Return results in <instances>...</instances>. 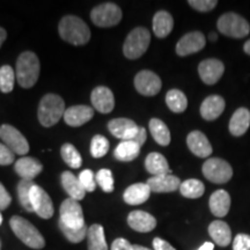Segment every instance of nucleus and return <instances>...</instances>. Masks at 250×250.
I'll return each instance as SVG.
<instances>
[{
	"mask_svg": "<svg viewBox=\"0 0 250 250\" xmlns=\"http://www.w3.org/2000/svg\"><path fill=\"white\" fill-rule=\"evenodd\" d=\"M122 9L114 2H104V4L96 6L90 13V19L95 26L102 28L114 27L120 23L122 20Z\"/></svg>",
	"mask_w": 250,
	"mask_h": 250,
	"instance_id": "obj_8",
	"label": "nucleus"
},
{
	"mask_svg": "<svg viewBox=\"0 0 250 250\" xmlns=\"http://www.w3.org/2000/svg\"><path fill=\"white\" fill-rule=\"evenodd\" d=\"M202 170L206 179L215 184L226 183L233 176L230 165L226 160L219 158L208 159L203 165Z\"/></svg>",
	"mask_w": 250,
	"mask_h": 250,
	"instance_id": "obj_9",
	"label": "nucleus"
},
{
	"mask_svg": "<svg viewBox=\"0 0 250 250\" xmlns=\"http://www.w3.org/2000/svg\"><path fill=\"white\" fill-rule=\"evenodd\" d=\"M65 102L57 94H46L39 105V121L45 127L57 124L65 114Z\"/></svg>",
	"mask_w": 250,
	"mask_h": 250,
	"instance_id": "obj_4",
	"label": "nucleus"
},
{
	"mask_svg": "<svg viewBox=\"0 0 250 250\" xmlns=\"http://www.w3.org/2000/svg\"><path fill=\"white\" fill-rule=\"evenodd\" d=\"M188 4L198 12H210L218 5L217 0H189Z\"/></svg>",
	"mask_w": 250,
	"mask_h": 250,
	"instance_id": "obj_41",
	"label": "nucleus"
},
{
	"mask_svg": "<svg viewBox=\"0 0 250 250\" xmlns=\"http://www.w3.org/2000/svg\"><path fill=\"white\" fill-rule=\"evenodd\" d=\"M93 107L101 114H109L115 107L114 94L108 87L99 86L94 88L90 95Z\"/></svg>",
	"mask_w": 250,
	"mask_h": 250,
	"instance_id": "obj_16",
	"label": "nucleus"
},
{
	"mask_svg": "<svg viewBox=\"0 0 250 250\" xmlns=\"http://www.w3.org/2000/svg\"><path fill=\"white\" fill-rule=\"evenodd\" d=\"M197 250H214V245L212 242H205L202 247H199Z\"/></svg>",
	"mask_w": 250,
	"mask_h": 250,
	"instance_id": "obj_49",
	"label": "nucleus"
},
{
	"mask_svg": "<svg viewBox=\"0 0 250 250\" xmlns=\"http://www.w3.org/2000/svg\"><path fill=\"white\" fill-rule=\"evenodd\" d=\"M41 65L39 57L31 51H24L19 56L15 76L22 88H31L40 77Z\"/></svg>",
	"mask_w": 250,
	"mask_h": 250,
	"instance_id": "obj_3",
	"label": "nucleus"
},
{
	"mask_svg": "<svg viewBox=\"0 0 250 250\" xmlns=\"http://www.w3.org/2000/svg\"><path fill=\"white\" fill-rule=\"evenodd\" d=\"M12 230L24 245L33 249H42L45 246L44 237L40 230L22 217L14 215L9 220Z\"/></svg>",
	"mask_w": 250,
	"mask_h": 250,
	"instance_id": "obj_5",
	"label": "nucleus"
},
{
	"mask_svg": "<svg viewBox=\"0 0 250 250\" xmlns=\"http://www.w3.org/2000/svg\"><path fill=\"white\" fill-rule=\"evenodd\" d=\"M174 28V19L166 11H159L153 18V31L159 39H165Z\"/></svg>",
	"mask_w": 250,
	"mask_h": 250,
	"instance_id": "obj_28",
	"label": "nucleus"
},
{
	"mask_svg": "<svg viewBox=\"0 0 250 250\" xmlns=\"http://www.w3.org/2000/svg\"><path fill=\"white\" fill-rule=\"evenodd\" d=\"M111 250H133V246L125 239H117L112 242Z\"/></svg>",
	"mask_w": 250,
	"mask_h": 250,
	"instance_id": "obj_45",
	"label": "nucleus"
},
{
	"mask_svg": "<svg viewBox=\"0 0 250 250\" xmlns=\"http://www.w3.org/2000/svg\"><path fill=\"white\" fill-rule=\"evenodd\" d=\"M30 203L40 218L50 219L54 215V203L45 190L37 184H34L30 189Z\"/></svg>",
	"mask_w": 250,
	"mask_h": 250,
	"instance_id": "obj_11",
	"label": "nucleus"
},
{
	"mask_svg": "<svg viewBox=\"0 0 250 250\" xmlns=\"http://www.w3.org/2000/svg\"><path fill=\"white\" fill-rule=\"evenodd\" d=\"M225 72L224 64L218 59H206L198 66V73L203 83L206 85H214L223 77Z\"/></svg>",
	"mask_w": 250,
	"mask_h": 250,
	"instance_id": "obj_15",
	"label": "nucleus"
},
{
	"mask_svg": "<svg viewBox=\"0 0 250 250\" xmlns=\"http://www.w3.org/2000/svg\"><path fill=\"white\" fill-rule=\"evenodd\" d=\"M208 234L214 243L220 247H227L232 241V230L223 220H214L208 226Z\"/></svg>",
	"mask_w": 250,
	"mask_h": 250,
	"instance_id": "obj_26",
	"label": "nucleus"
},
{
	"mask_svg": "<svg viewBox=\"0 0 250 250\" xmlns=\"http://www.w3.org/2000/svg\"><path fill=\"white\" fill-rule=\"evenodd\" d=\"M205 186L202 181L196 179H190L182 182L180 187L181 195L186 198L196 199L204 195Z\"/></svg>",
	"mask_w": 250,
	"mask_h": 250,
	"instance_id": "obj_34",
	"label": "nucleus"
},
{
	"mask_svg": "<svg viewBox=\"0 0 250 250\" xmlns=\"http://www.w3.org/2000/svg\"><path fill=\"white\" fill-rule=\"evenodd\" d=\"M61 154L62 160L73 169H78L83 165V158H81L80 153L72 144H64L61 148Z\"/></svg>",
	"mask_w": 250,
	"mask_h": 250,
	"instance_id": "obj_35",
	"label": "nucleus"
},
{
	"mask_svg": "<svg viewBox=\"0 0 250 250\" xmlns=\"http://www.w3.org/2000/svg\"><path fill=\"white\" fill-rule=\"evenodd\" d=\"M87 240H88V250H108L104 229L101 225L95 224L88 228Z\"/></svg>",
	"mask_w": 250,
	"mask_h": 250,
	"instance_id": "obj_32",
	"label": "nucleus"
},
{
	"mask_svg": "<svg viewBox=\"0 0 250 250\" xmlns=\"http://www.w3.org/2000/svg\"><path fill=\"white\" fill-rule=\"evenodd\" d=\"M233 250H250V235L237 234L233 240Z\"/></svg>",
	"mask_w": 250,
	"mask_h": 250,
	"instance_id": "obj_42",
	"label": "nucleus"
},
{
	"mask_svg": "<svg viewBox=\"0 0 250 250\" xmlns=\"http://www.w3.org/2000/svg\"><path fill=\"white\" fill-rule=\"evenodd\" d=\"M250 126V111L247 108H239L229 121V131L233 136L240 137L247 132Z\"/></svg>",
	"mask_w": 250,
	"mask_h": 250,
	"instance_id": "obj_27",
	"label": "nucleus"
},
{
	"mask_svg": "<svg viewBox=\"0 0 250 250\" xmlns=\"http://www.w3.org/2000/svg\"><path fill=\"white\" fill-rule=\"evenodd\" d=\"M146 138H147V133H146V130L144 129V127H139L138 134H137L136 138L133 139V142H136L140 146V147H142V146L146 142Z\"/></svg>",
	"mask_w": 250,
	"mask_h": 250,
	"instance_id": "obj_47",
	"label": "nucleus"
},
{
	"mask_svg": "<svg viewBox=\"0 0 250 250\" xmlns=\"http://www.w3.org/2000/svg\"><path fill=\"white\" fill-rule=\"evenodd\" d=\"M12 202V197L6 188L0 183V210H6Z\"/></svg>",
	"mask_w": 250,
	"mask_h": 250,
	"instance_id": "obj_44",
	"label": "nucleus"
},
{
	"mask_svg": "<svg viewBox=\"0 0 250 250\" xmlns=\"http://www.w3.org/2000/svg\"><path fill=\"white\" fill-rule=\"evenodd\" d=\"M188 147L198 158H208L212 154V146L206 136L201 131H192L188 134Z\"/></svg>",
	"mask_w": 250,
	"mask_h": 250,
	"instance_id": "obj_18",
	"label": "nucleus"
},
{
	"mask_svg": "<svg viewBox=\"0 0 250 250\" xmlns=\"http://www.w3.org/2000/svg\"><path fill=\"white\" fill-rule=\"evenodd\" d=\"M181 180L177 176L171 174L159 175V176H152L147 180V186L153 192L164 193V192H174L180 189Z\"/></svg>",
	"mask_w": 250,
	"mask_h": 250,
	"instance_id": "obj_17",
	"label": "nucleus"
},
{
	"mask_svg": "<svg viewBox=\"0 0 250 250\" xmlns=\"http://www.w3.org/2000/svg\"><path fill=\"white\" fill-rule=\"evenodd\" d=\"M133 250H151V249L146 248V247L139 246V245H134V246H133Z\"/></svg>",
	"mask_w": 250,
	"mask_h": 250,
	"instance_id": "obj_51",
	"label": "nucleus"
},
{
	"mask_svg": "<svg viewBox=\"0 0 250 250\" xmlns=\"http://www.w3.org/2000/svg\"><path fill=\"white\" fill-rule=\"evenodd\" d=\"M86 192H93L96 188V177L90 169L83 170L78 177Z\"/></svg>",
	"mask_w": 250,
	"mask_h": 250,
	"instance_id": "obj_40",
	"label": "nucleus"
},
{
	"mask_svg": "<svg viewBox=\"0 0 250 250\" xmlns=\"http://www.w3.org/2000/svg\"><path fill=\"white\" fill-rule=\"evenodd\" d=\"M208 39H210L212 42H215V41H217V39H218V35L215 33H211L210 35H208Z\"/></svg>",
	"mask_w": 250,
	"mask_h": 250,
	"instance_id": "obj_52",
	"label": "nucleus"
},
{
	"mask_svg": "<svg viewBox=\"0 0 250 250\" xmlns=\"http://www.w3.org/2000/svg\"><path fill=\"white\" fill-rule=\"evenodd\" d=\"M217 27L221 34L233 39H243L250 33V24L235 13H225L219 18Z\"/></svg>",
	"mask_w": 250,
	"mask_h": 250,
	"instance_id": "obj_7",
	"label": "nucleus"
},
{
	"mask_svg": "<svg viewBox=\"0 0 250 250\" xmlns=\"http://www.w3.org/2000/svg\"><path fill=\"white\" fill-rule=\"evenodd\" d=\"M59 228L72 243H79L87 236V228L83 219V208L79 202L72 198L65 199L59 208Z\"/></svg>",
	"mask_w": 250,
	"mask_h": 250,
	"instance_id": "obj_1",
	"label": "nucleus"
},
{
	"mask_svg": "<svg viewBox=\"0 0 250 250\" xmlns=\"http://www.w3.org/2000/svg\"><path fill=\"white\" fill-rule=\"evenodd\" d=\"M134 87L142 95L154 96L161 90L162 83L160 77L154 72L144 70L134 78Z\"/></svg>",
	"mask_w": 250,
	"mask_h": 250,
	"instance_id": "obj_12",
	"label": "nucleus"
},
{
	"mask_svg": "<svg viewBox=\"0 0 250 250\" xmlns=\"http://www.w3.org/2000/svg\"><path fill=\"white\" fill-rule=\"evenodd\" d=\"M6 37H7V33H6V30L4 28L0 27V48H1V45L4 44Z\"/></svg>",
	"mask_w": 250,
	"mask_h": 250,
	"instance_id": "obj_48",
	"label": "nucleus"
},
{
	"mask_svg": "<svg viewBox=\"0 0 250 250\" xmlns=\"http://www.w3.org/2000/svg\"><path fill=\"white\" fill-rule=\"evenodd\" d=\"M1 223H2V217H1V214H0V225H1Z\"/></svg>",
	"mask_w": 250,
	"mask_h": 250,
	"instance_id": "obj_53",
	"label": "nucleus"
},
{
	"mask_svg": "<svg viewBox=\"0 0 250 250\" xmlns=\"http://www.w3.org/2000/svg\"><path fill=\"white\" fill-rule=\"evenodd\" d=\"M151 43V33L144 27H137L130 31L123 45V54L129 59H137L147 51Z\"/></svg>",
	"mask_w": 250,
	"mask_h": 250,
	"instance_id": "obj_6",
	"label": "nucleus"
},
{
	"mask_svg": "<svg viewBox=\"0 0 250 250\" xmlns=\"http://www.w3.org/2000/svg\"><path fill=\"white\" fill-rule=\"evenodd\" d=\"M140 146L133 140H125V142H121L118 146L115 148L114 155L117 160L123 162L132 161L140 153Z\"/></svg>",
	"mask_w": 250,
	"mask_h": 250,
	"instance_id": "obj_30",
	"label": "nucleus"
},
{
	"mask_svg": "<svg viewBox=\"0 0 250 250\" xmlns=\"http://www.w3.org/2000/svg\"><path fill=\"white\" fill-rule=\"evenodd\" d=\"M127 224L136 232L148 233L156 227V219L145 211H132L127 217Z\"/></svg>",
	"mask_w": 250,
	"mask_h": 250,
	"instance_id": "obj_20",
	"label": "nucleus"
},
{
	"mask_svg": "<svg viewBox=\"0 0 250 250\" xmlns=\"http://www.w3.org/2000/svg\"><path fill=\"white\" fill-rule=\"evenodd\" d=\"M109 149V142L105 137L101 134H96L93 137L92 142H90V153H92L93 158L99 159L104 156L108 153Z\"/></svg>",
	"mask_w": 250,
	"mask_h": 250,
	"instance_id": "obj_38",
	"label": "nucleus"
},
{
	"mask_svg": "<svg viewBox=\"0 0 250 250\" xmlns=\"http://www.w3.org/2000/svg\"><path fill=\"white\" fill-rule=\"evenodd\" d=\"M210 210L218 218L227 215L230 208V196L226 190H217L210 197Z\"/></svg>",
	"mask_w": 250,
	"mask_h": 250,
	"instance_id": "obj_24",
	"label": "nucleus"
},
{
	"mask_svg": "<svg viewBox=\"0 0 250 250\" xmlns=\"http://www.w3.org/2000/svg\"><path fill=\"white\" fill-rule=\"evenodd\" d=\"M0 138L14 154L24 155L29 152V144L26 137L12 125L2 124L0 126Z\"/></svg>",
	"mask_w": 250,
	"mask_h": 250,
	"instance_id": "obj_10",
	"label": "nucleus"
},
{
	"mask_svg": "<svg viewBox=\"0 0 250 250\" xmlns=\"http://www.w3.org/2000/svg\"><path fill=\"white\" fill-rule=\"evenodd\" d=\"M94 116V109L88 105H73L66 109L64 114L65 123L70 126H81L89 122Z\"/></svg>",
	"mask_w": 250,
	"mask_h": 250,
	"instance_id": "obj_19",
	"label": "nucleus"
},
{
	"mask_svg": "<svg viewBox=\"0 0 250 250\" xmlns=\"http://www.w3.org/2000/svg\"><path fill=\"white\" fill-rule=\"evenodd\" d=\"M146 170L153 176H159V175L170 174L169 165H168L167 159L158 152L149 153L145 160Z\"/></svg>",
	"mask_w": 250,
	"mask_h": 250,
	"instance_id": "obj_29",
	"label": "nucleus"
},
{
	"mask_svg": "<svg viewBox=\"0 0 250 250\" xmlns=\"http://www.w3.org/2000/svg\"><path fill=\"white\" fill-rule=\"evenodd\" d=\"M151 189L147 183H136L127 188L124 191V202L129 205L144 204L151 196Z\"/></svg>",
	"mask_w": 250,
	"mask_h": 250,
	"instance_id": "obj_23",
	"label": "nucleus"
},
{
	"mask_svg": "<svg viewBox=\"0 0 250 250\" xmlns=\"http://www.w3.org/2000/svg\"><path fill=\"white\" fill-rule=\"evenodd\" d=\"M149 131L153 139L155 140L159 145L168 146L170 144V131L164 122L159 118H152L149 121Z\"/></svg>",
	"mask_w": 250,
	"mask_h": 250,
	"instance_id": "obj_31",
	"label": "nucleus"
},
{
	"mask_svg": "<svg viewBox=\"0 0 250 250\" xmlns=\"http://www.w3.org/2000/svg\"><path fill=\"white\" fill-rule=\"evenodd\" d=\"M225 100L219 95H211L203 101L201 105V115L205 121H214L225 110Z\"/></svg>",
	"mask_w": 250,
	"mask_h": 250,
	"instance_id": "obj_22",
	"label": "nucleus"
},
{
	"mask_svg": "<svg viewBox=\"0 0 250 250\" xmlns=\"http://www.w3.org/2000/svg\"><path fill=\"white\" fill-rule=\"evenodd\" d=\"M166 103L173 112L181 114L188 108V99L186 94L179 89H170L166 95Z\"/></svg>",
	"mask_w": 250,
	"mask_h": 250,
	"instance_id": "obj_33",
	"label": "nucleus"
},
{
	"mask_svg": "<svg viewBox=\"0 0 250 250\" xmlns=\"http://www.w3.org/2000/svg\"><path fill=\"white\" fill-rule=\"evenodd\" d=\"M33 181L29 180H22L20 181L18 186V195H19V201H20V204L24 210L28 212H33V206H31L30 203V189L31 187L34 186Z\"/></svg>",
	"mask_w": 250,
	"mask_h": 250,
	"instance_id": "obj_36",
	"label": "nucleus"
},
{
	"mask_svg": "<svg viewBox=\"0 0 250 250\" xmlns=\"http://www.w3.org/2000/svg\"><path fill=\"white\" fill-rule=\"evenodd\" d=\"M243 50H245V52L247 55H250V40L247 41L245 43V45H243Z\"/></svg>",
	"mask_w": 250,
	"mask_h": 250,
	"instance_id": "obj_50",
	"label": "nucleus"
},
{
	"mask_svg": "<svg viewBox=\"0 0 250 250\" xmlns=\"http://www.w3.org/2000/svg\"><path fill=\"white\" fill-rule=\"evenodd\" d=\"M206 44L205 36L201 31H191L184 35L176 44V54L184 57L201 51Z\"/></svg>",
	"mask_w": 250,
	"mask_h": 250,
	"instance_id": "obj_13",
	"label": "nucleus"
},
{
	"mask_svg": "<svg viewBox=\"0 0 250 250\" xmlns=\"http://www.w3.org/2000/svg\"><path fill=\"white\" fill-rule=\"evenodd\" d=\"M59 35L67 43L73 45H85L90 40L89 27L83 20L74 15H66L58 26Z\"/></svg>",
	"mask_w": 250,
	"mask_h": 250,
	"instance_id": "obj_2",
	"label": "nucleus"
},
{
	"mask_svg": "<svg viewBox=\"0 0 250 250\" xmlns=\"http://www.w3.org/2000/svg\"><path fill=\"white\" fill-rule=\"evenodd\" d=\"M14 162V153L5 144L0 143V166H8Z\"/></svg>",
	"mask_w": 250,
	"mask_h": 250,
	"instance_id": "obj_43",
	"label": "nucleus"
},
{
	"mask_svg": "<svg viewBox=\"0 0 250 250\" xmlns=\"http://www.w3.org/2000/svg\"><path fill=\"white\" fill-rule=\"evenodd\" d=\"M153 247H154V250H176L170 243L160 239V237H155L153 240Z\"/></svg>",
	"mask_w": 250,
	"mask_h": 250,
	"instance_id": "obj_46",
	"label": "nucleus"
},
{
	"mask_svg": "<svg viewBox=\"0 0 250 250\" xmlns=\"http://www.w3.org/2000/svg\"><path fill=\"white\" fill-rule=\"evenodd\" d=\"M62 186L67 195L70 196V198L74 199V201L79 202L85 198V189L81 186L79 179L76 177V175L71 173V171H64L62 174Z\"/></svg>",
	"mask_w": 250,
	"mask_h": 250,
	"instance_id": "obj_25",
	"label": "nucleus"
},
{
	"mask_svg": "<svg viewBox=\"0 0 250 250\" xmlns=\"http://www.w3.org/2000/svg\"><path fill=\"white\" fill-rule=\"evenodd\" d=\"M108 129L110 133L122 142L133 140L138 134L139 126L129 118H115L108 123Z\"/></svg>",
	"mask_w": 250,
	"mask_h": 250,
	"instance_id": "obj_14",
	"label": "nucleus"
},
{
	"mask_svg": "<svg viewBox=\"0 0 250 250\" xmlns=\"http://www.w3.org/2000/svg\"><path fill=\"white\" fill-rule=\"evenodd\" d=\"M15 73L9 65L0 67V90L2 93H11L14 88Z\"/></svg>",
	"mask_w": 250,
	"mask_h": 250,
	"instance_id": "obj_37",
	"label": "nucleus"
},
{
	"mask_svg": "<svg viewBox=\"0 0 250 250\" xmlns=\"http://www.w3.org/2000/svg\"><path fill=\"white\" fill-rule=\"evenodd\" d=\"M14 169L22 180L33 181L43 169V166L37 159L23 156L15 162Z\"/></svg>",
	"mask_w": 250,
	"mask_h": 250,
	"instance_id": "obj_21",
	"label": "nucleus"
},
{
	"mask_svg": "<svg viewBox=\"0 0 250 250\" xmlns=\"http://www.w3.org/2000/svg\"><path fill=\"white\" fill-rule=\"evenodd\" d=\"M96 183L101 187V189L104 192H112L114 191V176H112L111 170L109 169H101L96 174Z\"/></svg>",
	"mask_w": 250,
	"mask_h": 250,
	"instance_id": "obj_39",
	"label": "nucleus"
}]
</instances>
